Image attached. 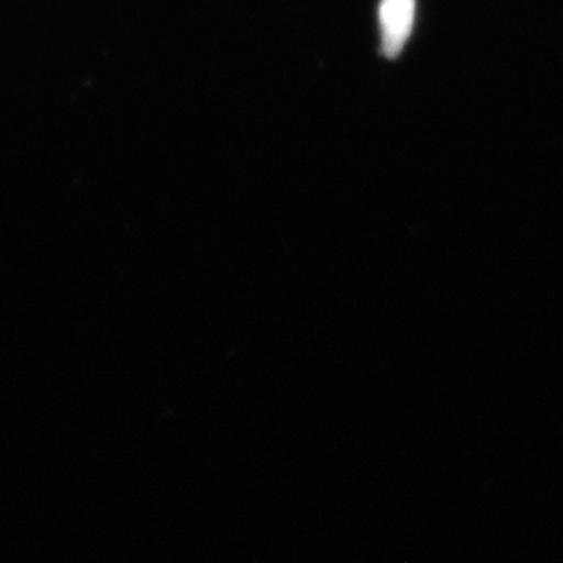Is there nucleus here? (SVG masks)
<instances>
[{
	"instance_id": "f257e3e1",
	"label": "nucleus",
	"mask_w": 563,
	"mask_h": 563,
	"mask_svg": "<svg viewBox=\"0 0 563 563\" xmlns=\"http://www.w3.org/2000/svg\"><path fill=\"white\" fill-rule=\"evenodd\" d=\"M417 0H380V51L384 57H399L413 31Z\"/></svg>"
}]
</instances>
